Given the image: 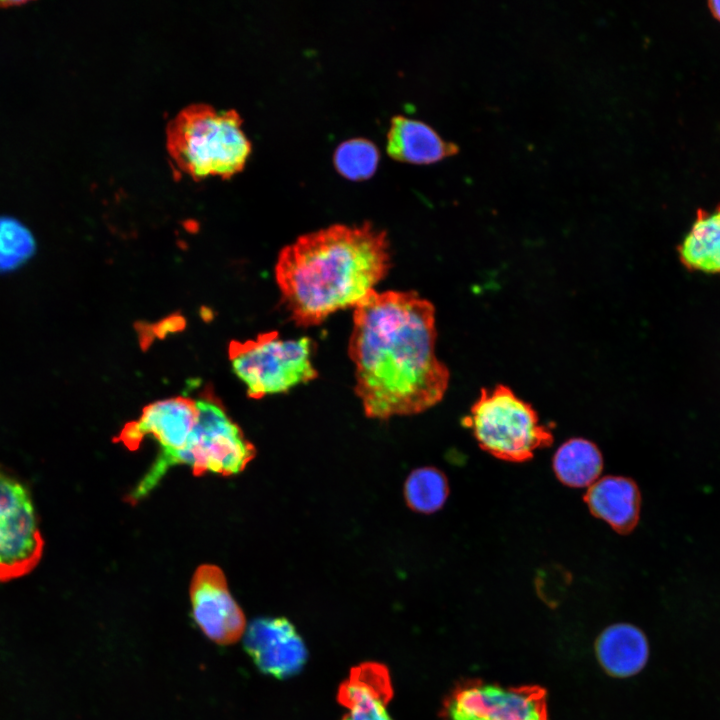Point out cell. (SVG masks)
Wrapping results in <instances>:
<instances>
[{
	"label": "cell",
	"mask_w": 720,
	"mask_h": 720,
	"mask_svg": "<svg viewBox=\"0 0 720 720\" xmlns=\"http://www.w3.org/2000/svg\"><path fill=\"white\" fill-rule=\"evenodd\" d=\"M583 499L593 516L619 534H629L638 525L641 493L631 478L613 475L599 478L588 487Z\"/></svg>",
	"instance_id": "4fadbf2b"
},
{
	"label": "cell",
	"mask_w": 720,
	"mask_h": 720,
	"mask_svg": "<svg viewBox=\"0 0 720 720\" xmlns=\"http://www.w3.org/2000/svg\"><path fill=\"white\" fill-rule=\"evenodd\" d=\"M167 149L178 169L193 178L229 177L251 152L240 115L204 103L179 111L167 126Z\"/></svg>",
	"instance_id": "3957f363"
},
{
	"label": "cell",
	"mask_w": 720,
	"mask_h": 720,
	"mask_svg": "<svg viewBox=\"0 0 720 720\" xmlns=\"http://www.w3.org/2000/svg\"><path fill=\"white\" fill-rule=\"evenodd\" d=\"M595 650L602 668L618 678L640 672L649 656L646 636L639 628L627 623L607 627L598 637Z\"/></svg>",
	"instance_id": "9a60e30c"
},
{
	"label": "cell",
	"mask_w": 720,
	"mask_h": 720,
	"mask_svg": "<svg viewBox=\"0 0 720 720\" xmlns=\"http://www.w3.org/2000/svg\"><path fill=\"white\" fill-rule=\"evenodd\" d=\"M403 493L411 510L423 514L435 513L444 506L448 498V479L435 467H420L408 475Z\"/></svg>",
	"instance_id": "ac0fdd59"
},
{
	"label": "cell",
	"mask_w": 720,
	"mask_h": 720,
	"mask_svg": "<svg viewBox=\"0 0 720 720\" xmlns=\"http://www.w3.org/2000/svg\"><path fill=\"white\" fill-rule=\"evenodd\" d=\"M195 404L197 419L185 446L160 452L130 495L133 501L146 495L173 465H188L197 476L208 472L230 476L242 472L254 459V445L211 392L200 395Z\"/></svg>",
	"instance_id": "277c9868"
},
{
	"label": "cell",
	"mask_w": 720,
	"mask_h": 720,
	"mask_svg": "<svg viewBox=\"0 0 720 720\" xmlns=\"http://www.w3.org/2000/svg\"><path fill=\"white\" fill-rule=\"evenodd\" d=\"M196 419L195 400L183 396L158 400L144 407L139 418L127 423L114 441L135 450L145 437L152 436L161 452H175L185 446Z\"/></svg>",
	"instance_id": "8fae6325"
},
{
	"label": "cell",
	"mask_w": 720,
	"mask_h": 720,
	"mask_svg": "<svg viewBox=\"0 0 720 720\" xmlns=\"http://www.w3.org/2000/svg\"><path fill=\"white\" fill-rule=\"evenodd\" d=\"M189 594L194 621L208 639L229 645L243 635L245 615L218 566H199L192 576Z\"/></svg>",
	"instance_id": "9c48e42d"
},
{
	"label": "cell",
	"mask_w": 720,
	"mask_h": 720,
	"mask_svg": "<svg viewBox=\"0 0 720 720\" xmlns=\"http://www.w3.org/2000/svg\"><path fill=\"white\" fill-rule=\"evenodd\" d=\"M35 242L31 232L12 217H0V271H10L31 257Z\"/></svg>",
	"instance_id": "ffe728a7"
},
{
	"label": "cell",
	"mask_w": 720,
	"mask_h": 720,
	"mask_svg": "<svg viewBox=\"0 0 720 720\" xmlns=\"http://www.w3.org/2000/svg\"><path fill=\"white\" fill-rule=\"evenodd\" d=\"M391 267L387 233L370 222L333 224L299 236L279 253L275 278L297 326L355 308Z\"/></svg>",
	"instance_id": "7a4b0ae2"
},
{
	"label": "cell",
	"mask_w": 720,
	"mask_h": 720,
	"mask_svg": "<svg viewBox=\"0 0 720 720\" xmlns=\"http://www.w3.org/2000/svg\"><path fill=\"white\" fill-rule=\"evenodd\" d=\"M454 143L444 140L425 122L395 115L387 133V152L399 161L432 163L457 153Z\"/></svg>",
	"instance_id": "5bb4252c"
},
{
	"label": "cell",
	"mask_w": 720,
	"mask_h": 720,
	"mask_svg": "<svg viewBox=\"0 0 720 720\" xmlns=\"http://www.w3.org/2000/svg\"><path fill=\"white\" fill-rule=\"evenodd\" d=\"M379 158L378 147L364 137L349 138L341 142L333 155L338 172L351 180H362L373 175Z\"/></svg>",
	"instance_id": "d6986e66"
},
{
	"label": "cell",
	"mask_w": 720,
	"mask_h": 720,
	"mask_svg": "<svg viewBox=\"0 0 720 720\" xmlns=\"http://www.w3.org/2000/svg\"><path fill=\"white\" fill-rule=\"evenodd\" d=\"M313 347L308 337L283 339L277 332L264 333L255 340L231 345L232 371L250 398L288 392L318 377L312 362Z\"/></svg>",
	"instance_id": "8992f818"
},
{
	"label": "cell",
	"mask_w": 720,
	"mask_h": 720,
	"mask_svg": "<svg viewBox=\"0 0 720 720\" xmlns=\"http://www.w3.org/2000/svg\"><path fill=\"white\" fill-rule=\"evenodd\" d=\"M436 339L434 305L415 291L373 290L354 308L348 354L367 417L419 414L442 400L450 376Z\"/></svg>",
	"instance_id": "6da1fadb"
},
{
	"label": "cell",
	"mask_w": 720,
	"mask_h": 720,
	"mask_svg": "<svg viewBox=\"0 0 720 720\" xmlns=\"http://www.w3.org/2000/svg\"><path fill=\"white\" fill-rule=\"evenodd\" d=\"M445 720H548L546 691L539 686H501L480 680L457 687Z\"/></svg>",
	"instance_id": "ba28073f"
},
{
	"label": "cell",
	"mask_w": 720,
	"mask_h": 720,
	"mask_svg": "<svg viewBox=\"0 0 720 720\" xmlns=\"http://www.w3.org/2000/svg\"><path fill=\"white\" fill-rule=\"evenodd\" d=\"M708 5L712 15L720 21V0L710 1Z\"/></svg>",
	"instance_id": "44dd1931"
},
{
	"label": "cell",
	"mask_w": 720,
	"mask_h": 720,
	"mask_svg": "<svg viewBox=\"0 0 720 720\" xmlns=\"http://www.w3.org/2000/svg\"><path fill=\"white\" fill-rule=\"evenodd\" d=\"M463 423L482 450L508 462H526L554 440L534 408L502 384L483 388Z\"/></svg>",
	"instance_id": "5b68a950"
},
{
	"label": "cell",
	"mask_w": 720,
	"mask_h": 720,
	"mask_svg": "<svg viewBox=\"0 0 720 720\" xmlns=\"http://www.w3.org/2000/svg\"><path fill=\"white\" fill-rule=\"evenodd\" d=\"M678 251L687 269L720 274V205L711 212L697 211Z\"/></svg>",
	"instance_id": "2e32d148"
},
{
	"label": "cell",
	"mask_w": 720,
	"mask_h": 720,
	"mask_svg": "<svg viewBox=\"0 0 720 720\" xmlns=\"http://www.w3.org/2000/svg\"><path fill=\"white\" fill-rule=\"evenodd\" d=\"M25 1H0V7L5 6H17V5H23Z\"/></svg>",
	"instance_id": "7402d4cb"
},
{
	"label": "cell",
	"mask_w": 720,
	"mask_h": 720,
	"mask_svg": "<svg viewBox=\"0 0 720 720\" xmlns=\"http://www.w3.org/2000/svg\"><path fill=\"white\" fill-rule=\"evenodd\" d=\"M244 648L261 672L277 679L301 671L308 656L302 637L285 617L254 619L245 632Z\"/></svg>",
	"instance_id": "30bf717a"
},
{
	"label": "cell",
	"mask_w": 720,
	"mask_h": 720,
	"mask_svg": "<svg viewBox=\"0 0 720 720\" xmlns=\"http://www.w3.org/2000/svg\"><path fill=\"white\" fill-rule=\"evenodd\" d=\"M603 465V456L598 446L584 438L565 441L552 459L555 476L571 488L591 486L599 479Z\"/></svg>",
	"instance_id": "e0dca14e"
},
{
	"label": "cell",
	"mask_w": 720,
	"mask_h": 720,
	"mask_svg": "<svg viewBox=\"0 0 720 720\" xmlns=\"http://www.w3.org/2000/svg\"><path fill=\"white\" fill-rule=\"evenodd\" d=\"M44 546L30 490L0 464V582L31 573L41 561Z\"/></svg>",
	"instance_id": "52a82bcc"
},
{
	"label": "cell",
	"mask_w": 720,
	"mask_h": 720,
	"mask_svg": "<svg viewBox=\"0 0 720 720\" xmlns=\"http://www.w3.org/2000/svg\"><path fill=\"white\" fill-rule=\"evenodd\" d=\"M392 696L388 669L375 662L362 663L339 687L337 699L348 710L341 720H393L387 708Z\"/></svg>",
	"instance_id": "7c38bea8"
}]
</instances>
